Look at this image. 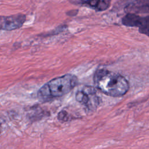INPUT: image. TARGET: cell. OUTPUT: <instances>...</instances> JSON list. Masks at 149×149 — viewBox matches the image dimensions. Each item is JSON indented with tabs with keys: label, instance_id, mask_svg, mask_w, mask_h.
I'll list each match as a JSON object with an SVG mask.
<instances>
[{
	"label": "cell",
	"instance_id": "obj_1",
	"mask_svg": "<svg viewBox=\"0 0 149 149\" xmlns=\"http://www.w3.org/2000/svg\"><path fill=\"white\" fill-rule=\"evenodd\" d=\"M94 82L100 91L114 97L123 96L129 88L127 80L123 76L106 69H100L95 72Z\"/></svg>",
	"mask_w": 149,
	"mask_h": 149
},
{
	"label": "cell",
	"instance_id": "obj_2",
	"mask_svg": "<svg viewBox=\"0 0 149 149\" xmlns=\"http://www.w3.org/2000/svg\"><path fill=\"white\" fill-rule=\"evenodd\" d=\"M77 83L76 76L70 74H65L45 84L38 90L37 95L41 100L62 97L70 92Z\"/></svg>",
	"mask_w": 149,
	"mask_h": 149
},
{
	"label": "cell",
	"instance_id": "obj_3",
	"mask_svg": "<svg viewBox=\"0 0 149 149\" xmlns=\"http://www.w3.org/2000/svg\"><path fill=\"white\" fill-rule=\"evenodd\" d=\"M76 99L90 111L95 110L100 103L96 90L90 86H85L79 90L76 94Z\"/></svg>",
	"mask_w": 149,
	"mask_h": 149
},
{
	"label": "cell",
	"instance_id": "obj_4",
	"mask_svg": "<svg viewBox=\"0 0 149 149\" xmlns=\"http://www.w3.org/2000/svg\"><path fill=\"white\" fill-rule=\"evenodd\" d=\"M26 20V16L23 14H16L9 16L1 17L0 26L2 30H13L20 28Z\"/></svg>",
	"mask_w": 149,
	"mask_h": 149
},
{
	"label": "cell",
	"instance_id": "obj_5",
	"mask_svg": "<svg viewBox=\"0 0 149 149\" xmlns=\"http://www.w3.org/2000/svg\"><path fill=\"white\" fill-rule=\"evenodd\" d=\"M81 3L95 10L102 11L109 8L111 0H86Z\"/></svg>",
	"mask_w": 149,
	"mask_h": 149
},
{
	"label": "cell",
	"instance_id": "obj_6",
	"mask_svg": "<svg viewBox=\"0 0 149 149\" xmlns=\"http://www.w3.org/2000/svg\"><path fill=\"white\" fill-rule=\"evenodd\" d=\"M142 18L134 13H128L122 18V22L126 26L139 27L141 22Z\"/></svg>",
	"mask_w": 149,
	"mask_h": 149
},
{
	"label": "cell",
	"instance_id": "obj_7",
	"mask_svg": "<svg viewBox=\"0 0 149 149\" xmlns=\"http://www.w3.org/2000/svg\"><path fill=\"white\" fill-rule=\"evenodd\" d=\"M139 30L141 33L149 37V16L142 18Z\"/></svg>",
	"mask_w": 149,
	"mask_h": 149
},
{
	"label": "cell",
	"instance_id": "obj_8",
	"mask_svg": "<svg viewBox=\"0 0 149 149\" xmlns=\"http://www.w3.org/2000/svg\"><path fill=\"white\" fill-rule=\"evenodd\" d=\"M58 119L59 120L66 122L69 119V115L65 111H62L59 112L58 115Z\"/></svg>",
	"mask_w": 149,
	"mask_h": 149
}]
</instances>
